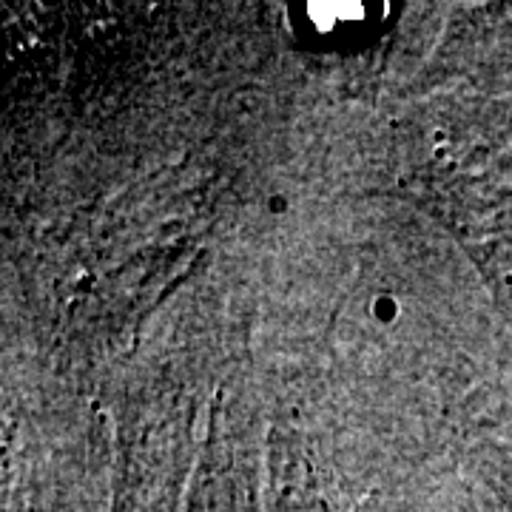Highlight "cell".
Returning a JSON list of instances; mask_svg holds the SVG:
<instances>
[{
	"label": "cell",
	"mask_w": 512,
	"mask_h": 512,
	"mask_svg": "<svg viewBox=\"0 0 512 512\" xmlns=\"http://www.w3.org/2000/svg\"><path fill=\"white\" fill-rule=\"evenodd\" d=\"M308 20L316 32H333L342 23H359L367 18V6L362 0H325V3H308Z\"/></svg>",
	"instance_id": "6da1fadb"
},
{
	"label": "cell",
	"mask_w": 512,
	"mask_h": 512,
	"mask_svg": "<svg viewBox=\"0 0 512 512\" xmlns=\"http://www.w3.org/2000/svg\"><path fill=\"white\" fill-rule=\"evenodd\" d=\"M396 313H399V302L390 299V296H379V299L373 302V316H376V319L390 322V319H396Z\"/></svg>",
	"instance_id": "7a4b0ae2"
}]
</instances>
